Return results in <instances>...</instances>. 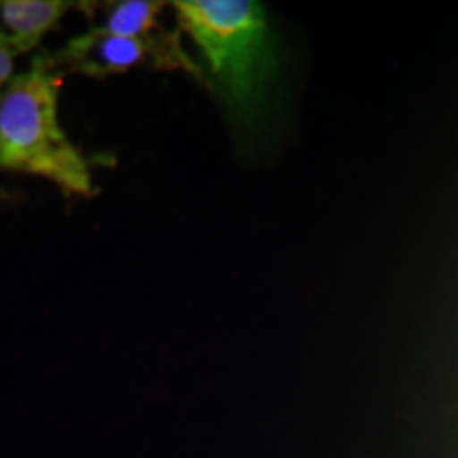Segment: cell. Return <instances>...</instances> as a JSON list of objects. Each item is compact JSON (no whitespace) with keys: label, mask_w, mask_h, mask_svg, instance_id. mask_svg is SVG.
I'll list each match as a JSON object with an SVG mask.
<instances>
[{"label":"cell","mask_w":458,"mask_h":458,"mask_svg":"<svg viewBox=\"0 0 458 458\" xmlns=\"http://www.w3.org/2000/svg\"><path fill=\"white\" fill-rule=\"evenodd\" d=\"M172 9L179 30L202 54L227 111L250 122L276 68L266 9L253 0H176Z\"/></svg>","instance_id":"obj_1"},{"label":"cell","mask_w":458,"mask_h":458,"mask_svg":"<svg viewBox=\"0 0 458 458\" xmlns=\"http://www.w3.org/2000/svg\"><path fill=\"white\" fill-rule=\"evenodd\" d=\"M64 77L54 71L47 51L0 89V168L47 179L68 196H91L88 159L57 122Z\"/></svg>","instance_id":"obj_2"},{"label":"cell","mask_w":458,"mask_h":458,"mask_svg":"<svg viewBox=\"0 0 458 458\" xmlns=\"http://www.w3.org/2000/svg\"><path fill=\"white\" fill-rule=\"evenodd\" d=\"M182 32L168 41H142V38L119 37L98 28L72 37L64 47L49 54L47 60L62 77L81 74L89 79H105L113 74H125L134 68H156V71H182L210 85L202 66L182 47Z\"/></svg>","instance_id":"obj_3"},{"label":"cell","mask_w":458,"mask_h":458,"mask_svg":"<svg viewBox=\"0 0 458 458\" xmlns=\"http://www.w3.org/2000/svg\"><path fill=\"white\" fill-rule=\"evenodd\" d=\"M165 4L159 0H113V3H77V9L88 17L89 28L142 38V41H168L179 34V26L164 28L157 21Z\"/></svg>","instance_id":"obj_4"},{"label":"cell","mask_w":458,"mask_h":458,"mask_svg":"<svg viewBox=\"0 0 458 458\" xmlns=\"http://www.w3.org/2000/svg\"><path fill=\"white\" fill-rule=\"evenodd\" d=\"M74 3L60 0H0V34L21 54L37 47Z\"/></svg>","instance_id":"obj_5"},{"label":"cell","mask_w":458,"mask_h":458,"mask_svg":"<svg viewBox=\"0 0 458 458\" xmlns=\"http://www.w3.org/2000/svg\"><path fill=\"white\" fill-rule=\"evenodd\" d=\"M17 55H21V49L15 47L7 37L0 34V89L13 79V66Z\"/></svg>","instance_id":"obj_6"}]
</instances>
